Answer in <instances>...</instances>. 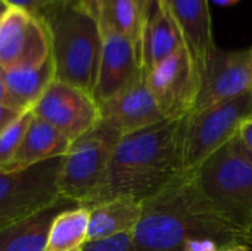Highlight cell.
I'll use <instances>...</instances> for the list:
<instances>
[{"label": "cell", "instance_id": "obj_4", "mask_svg": "<svg viewBox=\"0 0 252 251\" xmlns=\"http://www.w3.org/2000/svg\"><path fill=\"white\" fill-rule=\"evenodd\" d=\"M198 183L211 204L252 235V152L233 138L198 169Z\"/></svg>", "mask_w": 252, "mask_h": 251}, {"label": "cell", "instance_id": "obj_11", "mask_svg": "<svg viewBox=\"0 0 252 251\" xmlns=\"http://www.w3.org/2000/svg\"><path fill=\"white\" fill-rule=\"evenodd\" d=\"M252 90V47L216 49L201 75V89L192 114L235 99Z\"/></svg>", "mask_w": 252, "mask_h": 251}, {"label": "cell", "instance_id": "obj_29", "mask_svg": "<svg viewBox=\"0 0 252 251\" xmlns=\"http://www.w3.org/2000/svg\"><path fill=\"white\" fill-rule=\"evenodd\" d=\"M155 7L162 10V12H170L171 0H155Z\"/></svg>", "mask_w": 252, "mask_h": 251}, {"label": "cell", "instance_id": "obj_32", "mask_svg": "<svg viewBox=\"0 0 252 251\" xmlns=\"http://www.w3.org/2000/svg\"><path fill=\"white\" fill-rule=\"evenodd\" d=\"M7 9H9V7H7V6H6V4H4L1 0H0V18H1L4 13H6V10H7Z\"/></svg>", "mask_w": 252, "mask_h": 251}, {"label": "cell", "instance_id": "obj_26", "mask_svg": "<svg viewBox=\"0 0 252 251\" xmlns=\"http://www.w3.org/2000/svg\"><path fill=\"white\" fill-rule=\"evenodd\" d=\"M238 136L245 143V146L252 152V120L242 126V129H241Z\"/></svg>", "mask_w": 252, "mask_h": 251}, {"label": "cell", "instance_id": "obj_3", "mask_svg": "<svg viewBox=\"0 0 252 251\" xmlns=\"http://www.w3.org/2000/svg\"><path fill=\"white\" fill-rule=\"evenodd\" d=\"M40 19L49 34L55 80L93 96L102 50L97 22L77 0H56Z\"/></svg>", "mask_w": 252, "mask_h": 251}, {"label": "cell", "instance_id": "obj_7", "mask_svg": "<svg viewBox=\"0 0 252 251\" xmlns=\"http://www.w3.org/2000/svg\"><path fill=\"white\" fill-rule=\"evenodd\" d=\"M62 160L58 157L21 170H0V228L61 198L58 179Z\"/></svg>", "mask_w": 252, "mask_h": 251}, {"label": "cell", "instance_id": "obj_19", "mask_svg": "<svg viewBox=\"0 0 252 251\" xmlns=\"http://www.w3.org/2000/svg\"><path fill=\"white\" fill-rule=\"evenodd\" d=\"M142 215V203L124 198L108 200L89 209V241L133 234Z\"/></svg>", "mask_w": 252, "mask_h": 251}, {"label": "cell", "instance_id": "obj_2", "mask_svg": "<svg viewBox=\"0 0 252 251\" xmlns=\"http://www.w3.org/2000/svg\"><path fill=\"white\" fill-rule=\"evenodd\" d=\"M186 118L162 120L145 130L121 136L114 151L99 203L124 198L143 203L185 170Z\"/></svg>", "mask_w": 252, "mask_h": 251}, {"label": "cell", "instance_id": "obj_5", "mask_svg": "<svg viewBox=\"0 0 252 251\" xmlns=\"http://www.w3.org/2000/svg\"><path fill=\"white\" fill-rule=\"evenodd\" d=\"M121 135L100 121L74 141L62 160L58 179L61 197L90 209L97 204Z\"/></svg>", "mask_w": 252, "mask_h": 251}, {"label": "cell", "instance_id": "obj_1", "mask_svg": "<svg viewBox=\"0 0 252 251\" xmlns=\"http://www.w3.org/2000/svg\"><path fill=\"white\" fill-rule=\"evenodd\" d=\"M134 251H224L252 247V235L229 222L202 192L196 172L183 170L142 203Z\"/></svg>", "mask_w": 252, "mask_h": 251}, {"label": "cell", "instance_id": "obj_21", "mask_svg": "<svg viewBox=\"0 0 252 251\" xmlns=\"http://www.w3.org/2000/svg\"><path fill=\"white\" fill-rule=\"evenodd\" d=\"M89 209L71 207L59 213L50 228L44 251H81L87 244Z\"/></svg>", "mask_w": 252, "mask_h": 251}, {"label": "cell", "instance_id": "obj_9", "mask_svg": "<svg viewBox=\"0 0 252 251\" xmlns=\"http://www.w3.org/2000/svg\"><path fill=\"white\" fill-rule=\"evenodd\" d=\"M32 114L65 135L71 143L100 123L99 105L93 96L59 80L49 84Z\"/></svg>", "mask_w": 252, "mask_h": 251}, {"label": "cell", "instance_id": "obj_15", "mask_svg": "<svg viewBox=\"0 0 252 251\" xmlns=\"http://www.w3.org/2000/svg\"><path fill=\"white\" fill-rule=\"evenodd\" d=\"M77 206L61 197L53 204L0 228V251H44L55 217Z\"/></svg>", "mask_w": 252, "mask_h": 251}, {"label": "cell", "instance_id": "obj_16", "mask_svg": "<svg viewBox=\"0 0 252 251\" xmlns=\"http://www.w3.org/2000/svg\"><path fill=\"white\" fill-rule=\"evenodd\" d=\"M71 141L65 135L32 114L16 155L3 170H21L47 160L63 157Z\"/></svg>", "mask_w": 252, "mask_h": 251}, {"label": "cell", "instance_id": "obj_13", "mask_svg": "<svg viewBox=\"0 0 252 251\" xmlns=\"http://www.w3.org/2000/svg\"><path fill=\"white\" fill-rule=\"evenodd\" d=\"M100 121L121 136L131 135L165 120L145 80L99 105Z\"/></svg>", "mask_w": 252, "mask_h": 251}, {"label": "cell", "instance_id": "obj_31", "mask_svg": "<svg viewBox=\"0 0 252 251\" xmlns=\"http://www.w3.org/2000/svg\"><path fill=\"white\" fill-rule=\"evenodd\" d=\"M214 1H217V3H220V4H223V6H227V4H235V3H238L239 0H214Z\"/></svg>", "mask_w": 252, "mask_h": 251}, {"label": "cell", "instance_id": "obj_25", "mask_svg": "<svg viewBox=\"0 0 252 251\" xmlns=\"http://www.w3.org/2000/svg\"><path fill=\"white\" fill-rule=\"evenodd\" d=\"M22 112H18L6 105H0V135L21 115Z\"/></svg>", "mask_w": 252, "mask_h": 251}, {"label": "cell", "instance_id": "obj_14", "mask_svg": "<svg viewBox=\"0 0 252 251\" xmlns=\"http://www.w3.org/2000/svg\"><path fill=\"white\" fill-rule=\"evenodd\" d=\"M170 13L179 28L185 49L202 75L210 56L217 49L208 0H171Z\"/></svg>", "mask_w": 252, "mask_h": 251}, {"label": "cell", "instance_id": "obj_28", "mask_svg": "<svg viewBox=\"0 0 252 251\" xmlns=\"http://www.w3.org/2000/svg\"><path fill=\"white\" fill-rule=\"evenodd\" d=\"M0 105H6V84L1 70H0Z\"/></svg>", "mask_w": 252, "mask_h": 251}, {"label": "cell", "instance_id": "obj_17", "mask_svg": "<svg viewBox=\"0 0 252 251\" xmlns=\"http://www.w3.org/2000/svg\"><path fill=\"white\" fill-rule=\"evenodd\" d=\"M180 47H183V40L171 13L155 7L142 31L140 53L143 78Z\"/></svg>", "mask_w": 252, "mask_h": 251}, {"label": "cell", "instance_id": "obj_27", "mask_svg": "<svg viewBox=\"0 0 252 251\" xmlns=\"http://www.w3.org/2000/svg\"><path fill=\"white\" fill-rule=\"evenodd\" d=\"M140 10H142V15H143V19L145 22L148 21V18L151 16L152 10L155 9V0H136Z\"/></svg>", "mask_w": 252, "mask_h": 251}, {"label": "cell", "instance_id": "obj_22", "mask_svg": "<svg viewBox=\"0 0 252 251\" xmlns=\"http://www.w3.org/2000/svg\"><path fill=\"white\" fill-rule=\"evenodd\" d=\"M32 118V111L22 112L1 135H0V170L6 169L7 164L16 155L28 124Z\"/></svg>", "mask_w": 252, "mask_h": 251}, {"label": "cell", "instance_id": "obj_6", "mask_svg": "<svg viewBox=\"0 0 252 251\" xmlns=\"http://www.w3.org/2000/svg\"><path fill=\"white\" fill-rule=\"evenodd\" d=\"M252 120V90L186 120L183 141L185 170L198 169L214 152L236 138L242 126Z\"/></svg>", "mask_w": 252, "mask_h": 251}, {"label": "cell", "instance_id": "obj_8", "mask_svg": "<svg viewBox=\"0 0 252 251\" xmlns=\"http://www.w3.org/2000/svg\"><path fill=\"white\" fill-rule=\"evenodd\" d=\"M145 83L165 120H183L193 112L201 75L185 46L157 65L145 77Z\"/></svg>", "mask_w": 252, "mask_h": 251}, {"label": "cell", "instance_id": "obj_24", "mask_svg": "<svg viewBox=\"0 0 252 251\" xmlns=\"http://www.w3.org/2000/svg\"><path fill=\"white\" fill-rule=\"evenodd\" d=\"M1 1L9 9H18L35 18H41L56 0H1Z\"/></svg>", "mask_w": 252, "mask_h": 251}, {"label": "cell", "instance_id": "obj_30", "mask_svg": "<svg viewBox=\"0 0 252 251\" xmlns=\"http://www.w3.org/2000/svg\"><path fill=\"white\" fill-rule=\"evenodd\" d=\"M224 251H252V247H250V246H236V247H232V249H227Z\"/></svg>", "mask_w": 252, "mask_h": 251}, {"label": "cell", "instance_id": "obj_20", "mask_svg": "<svg viewBox=\"0 0 252 251\" xmlns=\"http://www.w3.org/2000/svg\"><path fill=\"white\" fill-rule=\"evenodd\" d=\"M1 72L6 84V107L18 112L32 111L49 84L55 80L52 58L40 67L13 71L1 70Z\"/></svg>", "mask_w": 252, "mask_h": 251}, {"label": "cell", "instance_id": "obj_12", "mask_svg": "<svg viewBox=\"0 0 252 251\" xmlns=\"http://www.w3.org/2000/svg\"><path fill=\"white\" fill-rule=\"evenodd\" d=\"M143 78L140 44L114 33H102V50L93 99L97 105L118 96Z\"/></svg>", "mask_w": 252, "mask_h": 251}, {"label": "cell", "instance_id": "obj_10", "mask_svg": "<svg viewBox=\"0 0 252 251\" xmlns=\"http://www.w3.org/2000/svg\"><path fill=\"white\" fill-rule=\"evenodd\" d=\"M50 58V41L40 18L7 9L0 18V70L13 71L43 65Z\"/></svg>", "mask_w": 252, "mask_h": 251}, {"label": "cell", "instance_id": "obj_18", "mask_svg": "<svg viewBox=\"0 0 252 251\" xmlns=\"http://www.w3.org/2000/svg\"><path fill=\"white\" fill-rule=\"evenodd\" d=\"M99 25L100 31L123 34L137 44L142 40L145 19L136 0H77Z\"/></svg>", "mask_w": 252, "mask_h": 251}, {"label": "cell", "instance_id": "obj_23", "mask_svg": "<svg viewBox=\"0 0 252 251\" xmlns=\"http://www.w3.org/2000/svg\"><path fill=\"white\" fill-rule=\"evenodd\" d=\"M81 251H134L133 235L123 234L106 240L87 241V244Z\"/></svg>", "mask_w": 252, "mask_h": 251}]
</instances>
